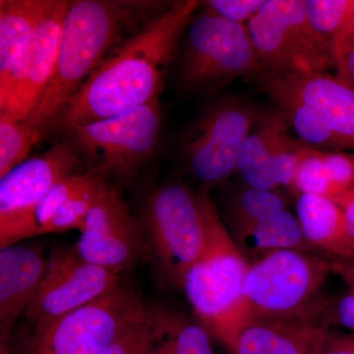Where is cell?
I'll return each mask as SVG.
<instances>
[{
	"mask_svg": "<svg viewBox=\"0 0 354 354\" xmlns=\"http://www.w3.org/2000/svg\"><path fill=\"white\" fill-rule=\"evenodd\" d=\"M0 354H10L4 342H1V344H0Z\"/></svg>",
	"mask_w": 354,
	"mask_h": 354,
	"instance_id": "38",
	"label": "cell"
},
{
	"mask_svg": "<svg viewBox=\"0 0 354 354\" xmlns=\"http://www.w3.org/2000/svg\"><path fill=\"white\" fill-rule=\"evenodd\" d=\"M247 27L266 73H325L335 66L332 44L312 27L305 0H265Z\"/></svg>",
	"mask_w": 354,
	"mask_h": 354,
	"instance_id": "7",
	"label": "cell"
},
{
	"mask_svg": "<svg viewBox=\"0 0 354 354\" xmlns=\"http://www.w3.org/2000/svg\"><path fill=\"white\" fill-rule=\"evenodd\" d=\"M120 279V274L86 262L74 247L55 250L26 317L34 328L50 322L111 295L122 286Z\"/></svg>",
	"mask_w": 354,
	"mask_h": 354,
	"instance_id": "13",
	"label": "cell"
},
{
	"mask_svg": "<svg viewBox=\"0 0 354 354\" xmlns=\"http://www.w3.org/2000/svg\"><path fill=\"white\" fill-rule=\"evenodd\" d=\"M106 180L92 167L65 177L50 190L35 213V234L80 232Z\"/></svg>",
	"mask_w": 354,
	"mask_h": 354,
	"instance_id": "16",
	"label": "cell"
},
{
	"mask_svg": "<svg viewBox=\"0 0 354 354\" xmlns=\"http://www.w3.org/2000/svg\"><path fill=\"white\" fill-rule=\"evenodd\" d=\"M69 3L57 0L53 10L39 24L23 57L0 81V113L26 120L34 111L55 72Z\"/></svg>",
	"mask_w": 354,
	"mask_h": 354,
	"instance_id": "14",
	"label": "cell"
},
{
	"mask_svg": "<svg viewBox=\"0 0 354 354\" xmlns=\"http://www.w3.org/2000/svg\"><path fill=\"white\" fill-rule=\"evenodd\" d=\"M180 51L179 82L188 93L211 94L265 72L248 27L206 11L188 25Z\"/></svg>",
	"mask_w": 354,
	"mask_h": 354,
	"instance_id": "5",
	"label": "cell"
},
{
	"mask_svg": "<svg viewBox=\"0 0 354 354\" xmlns=\"http://www.w3.org/2000/svg\"><path fill=\"white\" fill-rule=\"evenodd\" d=\"M57 3V0L0 1V81L19 62L39 24Z\"/></svg>",
	"mask_w": 354,
	"mask_h": 354,
	"instance_id": "20",
	"label": "cell"
},
{
	"mask_svg": "<svg viewBox=\"0 0 354 354\" xmlns=\"http://www.w3.org/2000/svg\"><path fill=\"white\" fill-rule=\"evenodd\" d=\"M249 267L250 263L227 234L213 203L208 246L186 272L181 288L200 324L227 346L241 324Z\"/></svg>",
	"mask_w": 354,
	"mask_h": 354,
	"instance_id": "3",
	"label": "cell"
},
{
	"mask_svg": "<svg viewBox=\"0 0 354 354\" xmlns=\"http://www.w3.org/2000/svg\"><path fill=\"white\" fill-rule=\"evenodd\" d=\"M333 271L337 272L354 295V257L339 259L333 263Z\"/></svg>",
	"mask_w": 354,
	"mask_h": 354,
	"instance_id": "37",
	"label": "cell"
},
{
	"mask_svg": "<svg viewBox=\"0 0 354 354\" xmlns=\"http://www.w3.org/2000/svg\"><path fill=\"white\" fill-rule=\"evenodd\" d=\"M48 260L36 245H14L0 250V333L1 342L18 317L26 312L46 272Z\"/></svg>",
	"mask_w": 354,
	"mask_h": 354,
	"instance_id": "18",
	"label": "cell"
},
{
	"mask_svg": "<svg viewBox=\"0 0 354 354\" xmlns=\"http://www.w3.org/2000/svg\"><path fill=\"white\" fill-rule=\"evenodd\" d=\"M319 354H354V334H346L328 328Z\"/></svg>",
	"mask_w": 354,
	"mask_h": 354,
	"instance_id": "35",
	"label": "cell"
},
{
	"mask_svg": "<svg viewBox=\"0 0 354 354\" xmlns=\"http://www.w3.org/2000/svg\"><path fill=\"white\" fill-rule=\"evenodd\" d=\"M206 12L215 14L230 22L243 24L256 15L265 0H209L203 2Z\"/></svg>",
	"mask_w": 354,
	"mask_h": 354,
	"instance_id": "33",
	"label": "cell"
},
{
	"mask_svg": "<svg viewBox=\"0 0 354 354\" xmlns=\"http://www.w3.org/2000/svg\"><path fill=\"white\" fill-rule=\"evenodd\" d=\"M290 123L279 108L258 109L257 118L242 143L235 172L248 187L276 191L279 187L272 174V158L292 137Z\"/></svg>",
	"mask_w": 354,
	"mask_h": 354,
	"instance_id": "19",
	"label": "cell"
},
{
	"mask_svg": "<svg viewBox=\"0 0 354 354\" xmlns=\"http://www.w3.org/2000/svg\"><path fill=\"white\" fill-rule=\"evenodd\" d=\"M310 148L300 140L293 138L279 148L272 158V174L278 186L295 189L300 165Z\"/></svg>",
	"mask_w": 354,
	"mask_h": 354,
	"instance_id": "32",
	"label": "cell"
},
{
	"mask_svg": "<svg viewBox=\"0 0 354 354\" xmlns=\"http://www.w3.org/2000/svg\"><path fill=\"white\" fill-rule=\"evenodd\" d=\"M330 271V263L298 250L274 251L250 263L239 327L252 319L304 316Z\"/></svg>",
	"mask_w": 354,
	"mask_h": 354,
	"instance_id": "6",
	"label": "cell"
},
{
	"mask_svg": "<svg viewBox=\"0 0 354 354\" xmlns=\"http://www.w3.org/2000/svg\"><path fill=\"white\" fill-rule=\"evenodd\" d=\"M104 354H153L150 310L145 307L133 317Z\"/></svg>",
	"mask_w": 354,
	"mask_h": 354,
	"instance_id": "28",
	"label": "cell"
},
{
	"mask_svg": "<svg viewBox=\"0 0 354 354\" xmlns=\"http://www.w3.org/2000/svg\"><path fill=\"white\" fill-rule=\"evenodd\" d=\"M326 169L334 187L337 205L342 209L354 197V153L323 152Z\"/></svg>",
	"mask_w": 354,
	"mask_h": 354,
	"instance_id": "31",
	"label": "cell"
},
{
	"mask_svg": "<svg viewBox=\"0 0 354 354\" xmlns=\"http://www.w3.org/2000/svg\"><path fill=\"white\" fill-rule=\"evenodd\" d=\"M201 2L176 1L125 41L91 74L55 129L66 133L158 100L177 44Z\"/></svg>",
	"mask_w": 354,
	"mask_h": 354,
	"instance_id": "1",
	"label": "cell"
},
{
	"mask_svg": "<svg viewBox=\"0 0 354 354\" xmlns=\"http://www.w3.org/2000/svg\"><path fill=\"white\" fill-rule=\"evenodd\" d=\"M153 354H214L209 333L202 324L174 312L150 310Z\"/></svg>",
	"mask_w": 354,
	"mask_h": 354,
	"instance_id": "23",
	"label": "cell"
},
{
	"mask_svg": "<svg viewBox=\"0 0 354 354\" xmlns=\"http://www.w3.org/2000/svg\"><path fill=\"white\" fill-rule=\"evenodd\" d=\"M305 317L324 328L341 327L354 334V295L348 292L330 298H317Z\"/></svg>",
	"mask_w": 354,
	"mask_h": 354,
	"instance_id": "29",
	"label": "cell"
},
{
	"mask_svg": "<svg viewBox=\"0 0 354 354\" xmlns=\"http://www.w3.org/2000/svg\"><path fill=\"white\" fill-rule=\"evenodd\" d=\"M212 204L208 193L178 183L160 186L147 198L141 223L160 271L172 285L181 288L186 272L206 251Z\"/></svg>",
	"mask_w": 354,
	"mask_h": 354,
	"instance_id": "4",
	"label": "cell"
},
{
	"mask_svg": "<svg viewBox=\"0 0 354 354\" xmlns=\"http://www.w3.org/2000/svg\"><path fill=\"white\" fill-rule=\"evenodd\" d=\"M344 237L339 259L354 257V197L344 209Z\"/></svg>",
	"mask_w": 354,
	"mask_h": 354,
	"instance_id": "36",
	"label": "cell"
},
{
	"mask_svg": "<svg viewBox=\"0 0 354 354\" xmlns=\"http://www.w3.org/2000/svg\"><path fill=\"white\" fill-rule=\"evenodd\" d=\"M37 142L26 120L0 113V178L25 162Z\"/></svg>",
	"mask_w": 354,
	"mask_h": 354,
	"instance_id": "26",
	"label": "cell"
},
{
	"mask_svg": "<svg viewBox=\"0 0 354 354\" xmlns=\"http://www.w3.org/2000/svg\"><path fill=\"white\" fill-rule=\"evenodd\" d=\"M297 214L307 244L339 258L344 237V209L327 198L300 193Z\"/></svg>",
	"mask_w": 354,
	"mask_h": 354,
	"instance_id": "21",
	"label": "cell"
},
{
	"mask_svg": "<svg viewBox=\"0 0 354 354\" xmlns=\"http://www.w3.org/2000/svg\"><path fill=\"white\" fill-rule=\"evenodd\" d=\"M74 248L86 262L116 274L131 269L149 251L143 225L128 211L118 185L106 183Z\"/></svg>",
	"mask_w": 354,
	"mask_h": 354,
	"instance_id": "12",
	"label": "cell"
},
{
	"mask_svg": "<svg viewBox=\"0 0 354 354\" xmlns=\"http://www.w3.org/2000/svg\"><path fill=\"white\" fill-rule=\"evenodd\" d=\"M327 329L304 316L252 319L241 325L227 348L234 354H319Z\"/></svg>",
	"mask_w": 354,
	"mask_h": 354,
	"instance_id": "17",
	"label": "cell"
},
{
	"mask_svg": "<svg viewBox=\"0 0 354 354\" xmlns=\"http://www.w3.org/2000/svg\"><path fill=\"white\" fill-rule=\"evenodd\" d=\"M82 156L69 139L26 160L0 180V248L36 236L34 218L44 197L78 171Z\"/></svg>",
	"mask_w": 354,
	"mask_h": 354,
	"instance_id": "11",
	"label": "cell"
},
{
	"mask_svg": "<svg viewBox=\"0 0 354 354\" xmlns=\"http://www.w3.org/2000/svg\"><path fill=\"white\" fill-rule=\"evenodd\" d=\"M171 6L145 0L70 1L55 72L34 111L26 120L38 141L55 129L91 74Z\"/></svg>",
	"mask_w": 354,
	"mask_h": 354,
	"instance_id": "2",
	"label": "cell"
},
{
	"mask_svg": "<svg viewBox=\"0 0 354 354\" xmlns=\"http://www.w3.org/2000/svg\"><path fill=\"white\" fill-rule=\"evenodd\" d=\"M145 307L134 291L121 286L101 299L35 327L24 354H104Z\"/></svg>",
	"mask_w": 354,
	"mask_h": 354,
	"instance_id": "10",
	"label": "cell"
},
{
	"mask_svg": "<svg viewBox=\"0 0 354 354\" xmlns=\"http://www.w3.org/2000/svg\"><path fill=\"white\" fill-rule=\"evenodd\" d=\"M286 114L291 127L295 128L300 141L316 150L330 152L342 150L334 133L324 120L322 114L314 106L297 97L274 90H262Z\"/></svg>",
	"mask_w": 354,
	"mask_h": 354,
	"instance_id": "24",
	"label": "cell"
},
{
	"mask_svg": "<svg viewBox=\"0 0 354 354\" xmlns=\"http://www.w3.org/2000/svg\"><path fill=\"white\" fill-rule=\"evenodd\" d=\"M351 25L354 30V0H353V6H351Z\"/></svg>",
	"mask_w": 354,
	"mask_h": 354,
	"instance_id": "39",
	"label": "cell"
},
{
	"mask_svg": "<svg viewBox=\"0 0 354 354\" xmlns=\"http://www.w3.org/2000/svg\"><path fill=\"white\" fill-rule=\"evenodd\" d=\"M337 78L354 90V30L353 27L337 35L332 41Z\"/></svg>",
	"mask_w": 354,
	"mask_h": 354,
	"instance_id": "34",
	"label": "cell"
},
{
	"mask_svg": "<svg viewBox=\"0 0 354 354\" xmlns=\"http://www.w3.org/2000/svg\"><path fill=\"white\" fill-rule=\"evenodd\" d=\"M162 128L160 101L97 122L78 125L65 134L92 167L108 180L130 181L153 158Z\"/></svg>",
	"mask_w": 354,
	"mask_h": 354,
	"instance_id": "8",
	"label": "cell"
},
{
	"mask_svg": "<svg viewBox=\"0 0 354 354\" xmlns=\"http://www.w3.org/2000/svg\"><path fill=\"white\" fill-rule=\"evenodd\" d=\"M312 27L332 44L333 39L351 27L353 0H305Z\"/></svg>",
	"mask_w": 354,
	"mask_h": 354,
	"instance_id": "27",
	"label": "cell"
},
{
	"mask_svg": "<svg viewBox=\"0 0 354 354\" xmlns=\"http://www.w3.org/2000/svg\"><path fill=\"white\" fill-rule=\"evenodd\" d=\"M234 241L246 259L249 256H255L259 260L268 254L279 250L305 252L310 247L305 241L297 216L288 209L247 228L235 235Z\"/></svg>",
	"mask_w": 354,
	"mask_h": 354,
	"instance_id": "22",
	"label": "cell"
},
{
	"mask_svg": "<svg viewBox=\"0 0 354 354\" xmlns=\"http://www.w3.org/2000/svg\"><path fill=\"white\" fill-rule=\"evenodd\" d=\"M286 209V200L276 191L244 187L228 202L227 220L235 235Z\"/></svg>",
	"mask_w": 354,
	"mask_h": 354,
	"instance_id": "25",
	"label": "cell"
},
{
	"mask_svg": "<svg viewBox=\"0 0 354 354\" xmlns=\"http://www.w3.org/2000/svg\"><path fill=\"white\" fill-rule=\"evenodd\" d=\"M257 114L258 109L234 95L209 104L181 143V156L191 176L207 187L227 180L235 172L242 143Z\"/></svg>",
	"mask_w": 354,
	"mask_h": 354,
	"instance_id": "9",
	"label": "cell"
},
{
	"mask_svg": "<svg viewBox=\"0 0 354 354\" xmlns=\"http://www.w3.org/2000/svg\"><path fill=\"white\" fill-rule=\"evenodd\" d=\"M260 90H274L314 106L334 133L342 149L354 153V90L327 73H264L256 77Z\"/></svg>",
	"mask_w": 354,
	"mask_h": 354,
	"instance_id": "15",
	"label": "cell"
},
{
	"mask_svg": "<svg viewBox=\"0 0 354 354\" xmlns=\"http://www.w3.org/2000/svg\"><path fill=\"white\" fill-rule=\"evenodd\" d=\"M324 151L310 148L300 165L295 190L327 198L337 204V196L323 158Z\"/></svg>",
	"mask_w": 354,
	"mask_h": 354,
	"instance_id": "30",
	"label": "cell"
}]
</instances>
